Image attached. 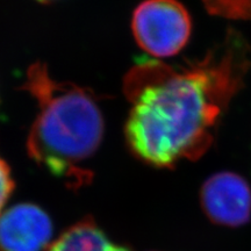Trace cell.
<instances>
[{
  "mask_svg": "<svg viewBox=\"0 0 251 251\" xmlns=\"http://www.w3.org/2000/svg\"><path fill=\"white\" fill-rule=\"evenodd\" d=\"M249 48L235 31L202 61L172 67L139 59L124 79L130 108L126 142L155 168L196 161L211 148L219 119L242 87Z\"/></svg>",
  "mask_w": 251,
  "mask_h": 251,
  "instance_id": "6da1fadb",
  "label": "cell"
},
{
  "mask_svg": "<svg viewBox=\"0 0 251 251\" xmlns=\"http://www.w3.org/2000/svg\"><path fill=\"white\" fill-rule=\"evenodd\" d=\"M21 90L27 91L39 106L27 137L28 156L75 186L85 183L92 176L85 164L99 149L105 131L94 94L55 80L40 62L28 68Z\"/></svg>",
  "mask_w": 251,
  "mask_h": 251,
  "instance_id": "7a4b0ae2",
  "label": "cell"
},
{
  "mask_svg": "<svg viewBox=\"0 0 251 251\" xmlns=\"http://www.w3.org/2000/svg\"><path fill=\"white\" fill-rule=\"evenodd\" d=\"M131 30L147 54L165 58L177 55L186 46L192 23L178 0H144L134 11Z\"/></svg>",
  "mask_w": 251,
  "mask_h": 251,
  "instance_id": "3957f363",
  "label": "cell"
},
{
  "mask_svg": "<svg viewBox=\"0 0 251 251\" xmlns=\"http://www.w3.org/2000/svg\"><path fill=\"white\" fill-rule=\"evenodd\" d=\"M201 205L214 224L237 227L251 216V190L242 177L233 172H220L205 181Z\"/></svg>",
  "mask_w": 251,
  "mask_h": 251,
  "instance_id": "277c9868",
  "label": "cell"
},
{
  "mask_svg": "<svg viewBox=\"0 0 251 251\" xmlns=\"http://www.w3.org/2000/svg\"><path fill=\"white\" fill-rule=\"evenodd\" d=\"M51 235V220L39 206L20 203L0 214V251H42Z\"/></svg>",
  "mask_w": 251,
  "mask_h": 251,
  "instance_id": "5b68a950",
  "label": "cell"
},
{
  "mask_svg": "<svg viewBox=\"0 0 251 251\" xmlns=\"http://www.w3.org/2000/svg\"><path fill=\"white\" fill-rule=\"evenodd\" d=\"M48 251H130L109 241L102 230L91 222H80L65 231Z\"/></svg>",
  "mask_w": 251,
  "mask_h": 251,
  "instance_id": "8992f818",
  "label": "cell"
},
{
  "mask_svg": "<svg viewBox=\"0 0 251 251\" xmlns=\"http://www.w3.org/2000/svg\"><path fill=\"white\" fill-rule=\"evenodd\" d=\"M14 180L9 165L0 157V212L13 193Z\"/></svg>",
  "mask_w": 251,
  "mask_h": 251,
  "instance_id": "52a82bcc",
  "label": "cell"
},
{
  "mask_svg": "<svg viewBox=\"0 0 251 251\" xmlns=\"http://www.w3.org/2000/svg\"><path fill=\"white\" fill-rule=\"evenodd\" d=\"M40 2H45V4H48V2H52V1H57V0H37Z\"/></svg>",
  "mask_w": 251,
  "mask_h": 251,
  "instance_id": "ba28073f",
  "label": "cell"
}]
</instances>
